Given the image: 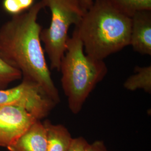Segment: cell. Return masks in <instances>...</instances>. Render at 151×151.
Instances as JSON below:
<instances>
[{"label":"cell","instance_id":"9c48e42d","mask_svg":"<svg viewBox=\"0 0 151 151\" xmlns=\"http://www.w3.org/2000/svg\"><path fill=\"white\" fill-rule=\"evenodd\" d=\"M43 123L47 134V151H68L73 138L67 128L61 124H53L49 120Z\"/></svg>","mask_w":151,"mask_h":151},{"label":"cell","instance_id":"277c9868","mask_svg":"<svg viewBox=\"0 0 151 151\" xmlns=\"http://www.w3.org/2000/svg\"><path fill=\"white\" fill-rule=\"evenodd\" d=\"M42 1L45 7L49 8L52 18L49 27L41 31L40 40L50 60V68L60 71L67 49L69 29L80 23L86 11L78 0Z\"/></svg>","mask_w":151,"mask_h":151},{"label":"cell","instance_id":"7c38bea8","mask_svg":"<svg viewBox=\"0 0 151 151\" xmlns=\"http://www.w3.org/2000/svg\"><path fill=\"white\" fill-rule=\"evenodd\" d=\"M22 78L20 71L7 64L0 55V90L6 89L12 82Z\"/></svg>","mask_w":151,"mask_h":151},{"label":"cell","instance_id":"30bf717a","mask_svg":"<svg viewBox=\"0 0 151 151\" xmlns=\"http://www.w3.org/2000/svg\"><path fill=\"white\" fill-rule=\"evenodd\" d=\"M135 73L130 76L125 81L124 87L129 91L143 89L147 93H151V66L136 67Z\"/></svg>","mask_w":151,"mask_h":151},{"label":"cell","instance_id":"8992f818","mask_svg":"<svg viewBox=\"0 0 151 151\" xmlns=\"http://www.w3.org/2000/svg\"><path fill=\"white\" fill-rule=\"evenodd\" d=\"M37 120L24 108L0 106V147L11 146Z\"/></svg>","mask_w":151,"mask_h":151},{"label":"cell","instance_id":"2e32d148","mask_svg":"<svg viewBox=\"0 0 151 151\" xmlns=\"http://www.w3.org/2000/svg\"><path fill=\"white\" fill-rule=\"evenodd\" d=\"M82 7L86 11L93 4V0H78Z\"/></svg>","mask_w":151,"mask_h":151},{"label":"cell","instance_id":"5b68a950","mask_svg":"<svg viewBox=\"0 0 151 151\" xmlns=\"http://www.w3.org/2000/svg\"><path fill=\"white\" fill-rule=\"evenodd\" d=\"M56 105L42 87L30 80L22 79L16 86L0 90V106L24 108L40 120L47 117Z\"/></svg>","mask_w":151,"mask_h":151},{"label":"cell","instance_id":"4fadbf2b","mask_svg":"<svg viewBox=\"0 0 151 151\" xmlns=\"http://www.w3.org/2000/svg\"><path fill=\"white\" fill-rule=\"evenodd\" d=\"M34 0H4L2 6L5 11L13 16L19 15L30 9Z\"/></svg>","mask_w":151,"mask_h":151},{"label":"cell","instance_id":"8fae6325","mask_svg":"<svg viewBox=\"0 0 151 151\" xmlns=\"http://www.w3.org/2000/svg\"><path fill=\"white\" fill-rule=\"evenodd\" d=\"M124 14L131 17L135 12L151 10V0H108Z\"/></svg>","mask_w":151,"mask_h":151},{"label":"cell","instance_id":"9a60e30c","mask_svg":"<svg viewBox=\"0 0 151 151\" xmlns=\"http://www.w3.org/2000/svg\"><path fill=\"white\" fill-rule=\"evenodd\" d=\"M83 151H108L103 140H97L91 144L87 143Z\"/></svg>","mask_w":151,"mask_h":151},{"label":"cell","instance_id":"5bb4252c","mask_svg":"<svg viewBox=\"0 0 151 151\" xmlns=\"http://www.w3.org/2000/svg\"><path fill=\"white\" fill-rule=\"evenodd\" d=\"M87 143V141L82 137L73 138L68 151H83Z\"/></svg>","mask_w":151,"mask_h":151},{"label":"cell","instance_id":"6da1fadb","mask_svg":"<svg viewBox=\"0 0 151 151\" xmlns=\"http://www.w3.org/2000/svg\"><path fill=\"white\" fill-rule=\"evenodd\" d=\"M44 7L43 1H39L1 27L0 55L7 64L20 71L22 79L38 83L58 104L59 92L45 60L40 40L42 29L37 22Z\"/></svg>","mask_w":151,"mask_h":151},{"label":"cell","instance_id":"7a4b0ae2","mask_svg":"<svg viewBox=\"0 0 151 151\" xmlns=\"http://www.w3.org/2000/svg\"><path fill=\"white\" fill-rule=\"evenodd\" d=\"M131 17L108 0H96L75 26L85 53L104 60L129 45Z\"/></svg>","mask_w":151,"mask_h":151},{"label":"cell","instance_id":"ba28073f","mask_svg":"<svg viewBox=\"0 0 151 151\" xmlns=\"http://www.w3.org/2000/svg\"><path fill=\"white\" fill-rule=\"evenodd\" d=\"M7 149L9 151H47V134L43 123L37 120Z\"/></svg>","mask_w":151,"mask_h":151},{"label":"cell","instance_id":"52a82bcc","mask_svg":"<svg viewBox=\"0 0 151 151\" xmlns=\"http://www.w3.org/2000/svg\"><path fill=\"white\" fill-rule=\"evenodd\" d=\"M129 45L143 55H151V10L138 11L131 17Z\"/></svg>","mask_w":151,"mask_h":151},{"label":"cell","instance_id":"3957f363","mask_svg":"<svg viewBox=\"0 0 151 151\" xmlns=\"http://www.w3.org/2000/svg\"><path fill=\"white\" fill-rule=\"evenodd\" d=\"M61 82L68 107L73 114H78L88 96L108 72L104 60L87 55L78 32L69 38L60 63Z\"/></svg>","mask_w":151,"mask_h":151}]
</instances>
